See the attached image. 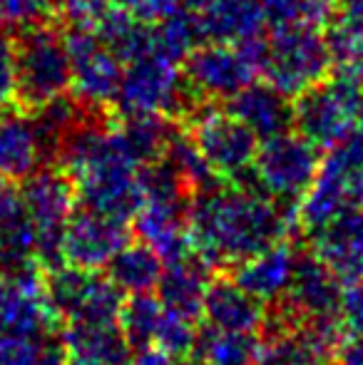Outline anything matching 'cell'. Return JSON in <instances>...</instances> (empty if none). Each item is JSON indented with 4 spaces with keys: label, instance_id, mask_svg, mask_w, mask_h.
I'll list each match as a JSON object with an SVG mask.
<instances>
[{
    "label": "cell",
    "instance_id": "cell-24",
    "mask_svg": "<svg viewBox=\"0 0 363 365\" xmlns=\"http://www.w3.org/2000/svg\"><path fill=\"white\" fill-rule=\"evenodd\" d=\"M112 125L132 157L145 167L162 159L167 142L180 122L157 112H117L112 115Z\"/></svg>",
    "mask_w": 363,
    "mask_h": 365
},
{
    "label": "cell",
    "instance_id": "cell-42",
    "mask_svg": "<svg viewBox=\"0 0 363 365\" xmlns=\"http://www.w3.org/2000/svg\"><path fill=\"white\" fill-rule=\"evenodd\" d=\"M184 365H204V363H199V361H192V363H184Z\"/></svg>",
    "mask_w": 363,
    "mask_h": 365
},
{
    "label": "cell",
    "instance_id": "cell-2",
    "mask_svg": "<svg viewBox=\"0 0 363 365\" xmlns=\"http://www.w3.org/2000/svg\"><path fill=\"white\" fill-rule=\"evenodd\" d=\"M53 164L68 174L78 204L85 209L127 221L145 202L142 164L117 135L110 110H92L70 127Z\"/></svg>",
    "mask_w": 363,
    "mask_h": 365
},
{
    "label": "cell",
    "instance_id": "cell-31",
    "mask_svg": "<svg viewBox=\"0 0 363 365\" xmlns=\"http://www.w3.org/2000/svg\"><path fill=\"white\" fill-rule=\"evenodd\" d=\"M0 365H65V353L53 336L0 338Z\"/></svg>",
    "mask_w": 363,
    "mask_h": 365
},
{
    "label": "cell",
    "instance_id": "cell-33",
    "mask_svg": "<svg viewBox=\"0 0 363 365\" xmlns=\"http://www.w3.org/2000/svg\"><path fill=\"white\" fill-rule=\"evenodd\" d=\"M40 23H60L58 0H0V30L15 33Z\"/></svg>",
    "mask_w": 363,
    "mask_h": 365
},
{
    "label": "cell",
    "instance_id": "cell-38",
    "mask_svg": "<svg viewBox=\"0 0 363 365\" xmlns=\"http://www.w3.org/2000/svg\"><path fill=\"white\" fill-rule=\"evenodd\" d=\"M334 365H363V336L346 333L339 351H336Z\"/></svg>",
    "mask_w": 363,
    "mask_h": 365
},
{
    "label": "cell",
    "instance_id": "cell-21",
    "mask_svg": "<svg viewBox=\"0 0 363 365\" xmlns=\"http://www.w3.org/2000/svg\"><path fill=\"white\" fill-rule=\"evenodd\" d=\"M296 251L284 239L267 246L259 254L239 261L232 279L242 286L249 296H254L262 303H276L286 296V289L291 284L296 266Z\"/></svg>",
    "mask_w": 363,
    "mask_h": 365
},
{
    "label": "cell",
    "instance_id": "cell-9",
    "mask_svg": "<svg viewBox=\"0 0 363 365\" xmlns=\"http://www.w3.org/2000/svg\"><path fill=\"white\" fill-rule=\"evenodd\" d=\"M361 82L331 73L326 80L291 97L294 130L316 147L329 149L356 125V102Z\"/></svg>",
    "mask_w": 363,
    "mask_h": 365
},
{
    "label": "cell",
    "instance_id": "cell-16",
    "mask_svg": "<svg viewBox=\"0 0 363 365\" xmlns=\"http://www.w3.org/2000/svg\"><path fill=\"white\" fill-rule=\"evenodd\" d=\"M344 284L331 274L326 264H321L314 254L296 256L294 276L286 289V308L296 321H314V318L339 316V303Z\"/></svg>",
    "mask_w": 363,
    "mask_h": 365
},
{
    "label": "cell",
    "instance_id": "cell-20",
    "mask_svg": "<svg viewBox=\"0 0 363 365\" xmlns=\"http://www.w3.org/2000/svg\"><path fill=\"white\" fill-rule=\"evenodd\" d=\"M227 110L237 115L259 140L294 130V107L291 97L276 90L272 82L252 80L247 87L227 100Z\"/></svg>",
    "mask_w": 363,
    "mask_h": 365
},
{
    "label": "cell",
    "instance_id": "cell-1",
    "mask_svg": "<svg viewBox=\"0 0 363 365\" xmlns=\"http://www.w3.org/2000/svg\"><path fill=\"white\" fill-rule=\"evenodd\" d=\"M296 209L247 184H217L194 194L187 207L192 254L204 264L237 266L286 236Z\"/></svg>",
    "mask_w": 363,
    "mask_h": 365
},
{
    "label": "cell",
    "instance_id": "cell-23",
    "mask_svg": "<svg viewBox=\"0 0 363 365\" xmlns=\"http://www.w3.org/2000/svg\"><path fill=\"white\" fill-rule=\"evenodd\" d=\"M209 269H212V266L204 264V261L194 254L165 264L160 284H157V289H155L162 306H165L167 311L182 313V316L197 321V318L202 316L204 293H207V286H209V281H212Z\"/></svg>",
    "mask_w": 363,
    "mask_h": 365
},
{
    "label": "cell",
    "instance_id": "cell-34",
    "mask_svg": "<svg viewBox=\"0 0 363 365\" xmlns=\"http://www.w3.org/2000/svg\"><path fill=\"white\" fill-rule=\"evenodd\" d=\"M110 8V0H58V20L63 28H83L95 33Z\"/></svg>",
    "mask_w": 363,
    "mask_h": 365
},
{
    "label": "cell",
    "instance_id": "cell-32",
    "mask_svg": "<svg viewBox=\"0 0 363 365\" xmlns=\"http://www.w3.org/2000/svg\"><path fill=\"white\" fill-rule=\"evenodd\" d=\"M199 331L194 326V318H187L182 313L167 311L162 313L160 323H157V331L152 336V346L162 348L165 353L175 356L177 361L180 358H187L194 353V346H197Z\"/></svg>",
    "mask_w": 363,
    "mask_h": 365
},
{
    "label": "cell",
    "instance_id": "cell-15",
    "mask_svg": "<svg viewBox=\"0 0 363 365\" xmlns=\"http://www.w3.org/2000/svg\"><path fill=\"white\" fill-rule=\"evenodd\" d=\"M309 241L311 254L329 266L344 286L363 279V207H349L311 231Z\"/></svg>",
    "mask_w": 363,
    "mask_h": 365
},
{
    "label": "cell",
    "instance_id": "cell-30",
    "mask_svg": "<svg viewBox=\"0 0 363 365\" xmlns=\"http://www.w3.org/2000/svg\"><path fill=\"white\" fill-rule=\"evenodd\" d=\"M150 33H152V53L165 55V58H170L172 63H180V65L189 55V50H192L194 45L202 43L192 18H189V13L182 8V5H180V10H175V13L170 15V18L150 25Z\"/></svg>",
    "mask_w": 363,
    "mask_h": 365
},
{
    "label": "cell",
    "instance_id": "cell-35",
    "mask_svg": "<svg viewBox=\"0 0 363 365\" xmlns=\"http://www.w3.org/2000/svg\"><path fill=\"white\" fill-rule=\"evenodd\" d=\"M115 8L125 10L135 20L145 25H155L160 20L170 18L175 10H180L182 0H110Z\"/></svg>",
    "mask_w": 363,
    "mask_h": 365
},
{
    "label": "cell",
    "instance_id": "cell-27",
    "mask_svg": "<svg viewBox=\"0 0 363 365\" xmlns=\"http://www.w3.org/2000/svg\"><path fill=\"white\" fill-rule=\"evenodd\" d=\"M162 159L180 174V179L184 182V187L189 189L192 197L199 192H204V189H212V187H217V184H222V179L209 169V164L204 162V157L199 154L197 145H194L189 132L184 130L182 125L175 127Z\"/></svg>",
    "mask_w": 363,
    "mask_h": 365
},
{
    "label": "cell",
    "instance_id": "cell-14",
    "mask_svg": "<svg viewBox=\"0 0 363 365\" xmlns=\"http://www.w3.org/2000/svg\"><path fill=\"white\" fill-rule=\"evenodd\" d=\"M38 271L0 276V338L53 336L60 326L45 298L43 276Z\"/></svg>",
    "mask_w": 363,
    "mask_h": 365
},
{
    "label": "cell",
    "instance_id": "cell-29",
    "mask_svg": "<svg viewBox=\"0 0 363 365\" xmlns=\"http://www.w3.org/2000/svg\"><path fill=\"white\" fill-rule=\"evenodd\" d=\"M264 25L272 30L291 28V25H319L324 28L334 13L331 0H259Z\"/></svg>",
    "mask_w": 363,
    "mask_h": 365
},
{
    "label": "cell",
    "instance_id": "cell-18",
    "mask_svg": "<svg viewBox=\"0 0 363 365\" xmlns=\"http://www.w3.org/2000/svg\"><path fill=\"white\" fill-rule=\"evenodd\" d=\"M189 202H162L145 199L135 212V234L145 246H150L165 264L192 254L187 226Z\"/></svg>",
    "mask_w": 363,
    "mask_h": 365
},
{
    "label": "cell",
    "instance_id": "cell-26",
    "mask_svg": "<svg viewBox=\"0 0 363 365\" xmlns=\"http://www.w3.org/2000/svg\"><path fill=\"white\" fill-rule=\"evenodd\" d=\"M259 343L262 338L257 333L219 331L207 326L199 331L194 353L204 365H257Z\"/></svg>",
    "mask_w": 363,
    "mask_h": 365
},
{
    "label": "cell",
    "instance_id": "cell-7",
    "mask_svg": "<svg viewBox=\"0 0 363 365\" xmlns=\"http://www.w3.org/2000/svg\"><path fill=\"white\" fill-rule=\"evenodd\" d=\"M267 48L264 77L284 95L296 97L306 87L331 75V53L324 28L319 25H291L272 30Z\"/></svg>",
    "mask_w": 363,
    "mask_h": 365
},
{
    "label": "cell",
    "instance_id": "cell-4",
    "mask_svg": "<svg viewBox=\"0 0 363 365\" xmlns=\"http://www.w3.org/2000/svg\"><path fill=\"white\" fill-rule=\"evenodd\" d=\"M182 127L222 182L254 187L252 167L262 140L237 115L219 102H199Z\"/></svg>",
    "mask_w": 363,
    "mask_h": 365
},
{
    "label": "cell",
    "instance_id": "cell-5",
    "mask_svg": "<svg viewBox=\"0 0 363 365\" xmlns=\"http://www.w3.org/2000/svg\"><path fill=\"white\" fill-rule=\"evenodd\" d=\"M199 102L202 100H197L184 80L180 63H172L165 55L147 53L125 63L112 115L157 112L182 125Z\"/></svg>",
    "mask_w": 363,
    "mask_h": 365
},
{
    "label": "cell",
    "instance_id": "cell-39",
    "mask_svg": "<svg viewBox=\"0 0 363 365\" xmlns=\"http://www.w3.org/2000/svg\"><path fill=\"white\" fill-rule=\"evenodd\" d=\"M130 365H180V361L157 346H142L135 356H130Z\"/></svg>",
    "mask_w": 363,
    "mask_h": 365
},
{
    "label": "cell",
    "instance_id": "cell-8",
    "mask_svg": "<svg viewBox=\"0 0 363 365\" xmlns=\"http://www.w3.org/2000/svg\"><path fill=\"white\" fill-rule=\"evenodd\" d=\"M20 197L33 226L38 261L53 269L60 264V241H63L65 224L78 207L73 182L58 164H43L23 179Z\"/></svg>",
    "mask_w": 363,
    "mask_h": 365
},
{
    "label": "cell",
    "instance_id": "cell-17",
    "mask_svg": "<svg viewBox=\"0 0 363 365\" xmlns=\"http://www.w3.org/2000/svg\"><path fill=\"white\" fill-rule=\"evenodd\" d=\"M202 43H242L264 30L259 0H182Z\"/></svg>",
    "mask_w": 363,
    "mask_h": 365
},
{
    "label": "cell",
    "instance_id": "cell-28",
    "mask_svg": "<svg viewBox=\"0 0 363 365\" xmlns=\"http://www.w3.org/2000/svg\"><path fill=\"white\" fill-rule=\"evenodd\" d=\"M162 313H165V306L157 293H127L120 313H117V326H120L125 341L130 343V348L152 346V336H155Z\"/></svg>",
    "mask_w": 363,
    "mask_h": 365
},
{
    "label": "cell",
    "instance_id": "cell-41",
    "mask_svg": "<svg viewBox=\"0 0 363 365\" xmlns=\"http://www.w3.org/2000/svg\"><path fill=\"white\" fill-rule=\"evenodd\" d=\"M356 122L363 130V82H361V90H359V102H356Z\"/></svg>",
    "mask_w": 363,
    "mask_h": 365
},
{
    "label": "cell",
    "instance_id": "cell-36",
    "mask_svg": "<svg viewBox=\"0 0 363 365\" xmlns=\"http://www.w3.org/2000/svg\"><path fill=\"white\" fill-rule=\"evenodd\" d=\"M339 318L344 323L346 333L363 336V279L344 286L339 303Z\"/></svg>",
    "mask_w": 363,
    "mask_h": 365
},
{
    "label": "cell",
    "instance_id": "cell-43",
    "mask_svg": "<svg viewBox=\"0 0 363 365\" xmlns=\"http://www.w3.org/2000/svg\"><path fill=\"white\" fill-rule=\"evenodd\" d=\"M331 3H336V0H331Z\"/></svg>",
    "mask_w": 363,
    "mask_h": 365
},
{
    "label": "cell",
    "instance_id": "cell-19",
    "mask_svg": "<svg viewBox=\"0 0 363 365\" xmlns=\"http://www.w3.org/2000/svg\"><path fill=\"white\" fill-rule=\"evenodd\" d=\"M43 164H50V157L33 117L18 107L0 110V177L23 182Z\"/></svg>",
    "mask_w": 363,
    "mask_h": 365
},
{
    "label": "cell",
    "instance_id": "cell-11",
    "mask_svg": "<svg viewBox=\"0 0 363 365\" xmlns=\"http://www.w3.org/2000/svg\"><path fill=\"white\" fill-rule=\"evenodd\" d=\"M63 33L70 55V92L85 105L112 112L125 63L90 30L63 28Z\"/></svg>",
    "mask_w": 363,
    "mask_h": 365
},
{
    "label": "cell",
    "instance_id": "cell-13",
    "mask_svg": "<svg viewBox=\"0 0 363 365\" xmlns=\"http://www.w3.org/2000/svg\"><path fill=\"white\" fill-rule=\"evenodd\" d=\"M125 244H130V229L125 219L80 207L65 224L60 261L78 269L102 271Z\"/></svg>",
    "mask_w": 363,
    "mask_h": 365
},
{
    "label": "cell",
    "instance_id": "cell-12",
    "mask_svg": "<svg viewBox=\"0 0 363 365\" xmlns=\"http://www.w3.org/2000/svg\"><path fill=\"white\" fill-rule=\"evenodd\" d=\"M182 75L189 90L202 102H227L242 87L257 80L254 68L247 63L237 45L199 43L182 60Z\"/></svg>",
    "mask_w": 363,
    "mask_h": 365
},
{
    "label": "cell",
    "instance_id": "cell-22",
    "mask_svg": "<svg viewBox=\"0 0 363 365\" xmlns=\"http://www.w3.org/2000/svg\"><path fill=\"white\" fill-rule=\"evenodd\" d=\"M202 316L219 331L257 333L267 321L264 303L249 296L234 279H212L204 293Z\"/></svg>",
    "mask_w": 363,
    "mask_h": 365
},
{
    "label": "cell",
    "instance_id": "cell-25",
    "mask_svg": "<svg viewBox=\"0 0 363 365\" xmlns=\"http://www.w3.org/2000/svg\"><path fill=\"white\" fill-rule=\"evenodd\" d=\"M162 269H165V261L142 241L140 244H125L105 266L110 281L122 293L155 291L160 284Z\"/></svg>",
    "mask_w": 363,
    "mask_h": 365
},
{
    "label": "cell",
    "instance_id": "cell-3",
    "mask_svg": "<svg viewBox=\"0 0 363 365\" xmlns=\"http://www.w3.org/2000/svg\"><path fill=\"white\" fill-rule=\"evenodd\" d=\"M15 58V107L28 115L70 90V55L60 23L10 33Z\"/></svg>",
    "mask_w": 363,
    "mask_h": 365
},
{
    "label": "cell",
    "instance_id": "cell-37",
    "mask_svg": "<svg viewBox=\"0 0 363 365\" xmlns=\"http://www.w3.org/2000/svg\"><path fill=\"white\" fill-rule=\"evenodd\" d=\"M15 107V58L13 38L8 30H0V110Z\"/></svg>",
    "mask_w": 363,
    "mask_h": 365
},
{
    "label": "cell",
    "instance_id": "cell-40",
    "mask_svg": "<svg viewBox=\"0 0 363 365\" xmlns=\"http://www.w3.org/2000/svg\"><path fill=\"white\" fill-rule=\"evenodd\" d=\"M351 189H354V202L356 207H363V164L356 169L354 179H351Z\"/></svg>",
    "mask_w": 363,
    "mask_h": 365
},
{
    "label": "cell",
    "instance_id": "cell-6",
    "mask_svg": "<svg viewBox=\"0 0 363 365\" xmlns=\"http://www.w3.org/2000/svg\"><path fill=\"white\" fill-rule=\"evenodd\" d=\"M321 157H324L321 147H316L296 130L267 137L259 142L257 157H254V187L279 202L281 207L296 209L319 172Z\"/></svg>",
    "mask_w": 363,
    "mask_h": 365
},
{
    "label": "cell",
    "instance_id": "cell-10",
    "mask_svg": "<svg viewBox=\"0 0 363 365\" xmlns=\"http://www.w3.org/2000/svg\"><path fill=\"white\" fill-rule=\"evenodd\" d=\"M43 291L63 323H115L125 301L110 276L70 264L53 266L43 279Z\"/></svg>",
    "mask_w": 363,
    "mask_h": 365
}]
</instances>
